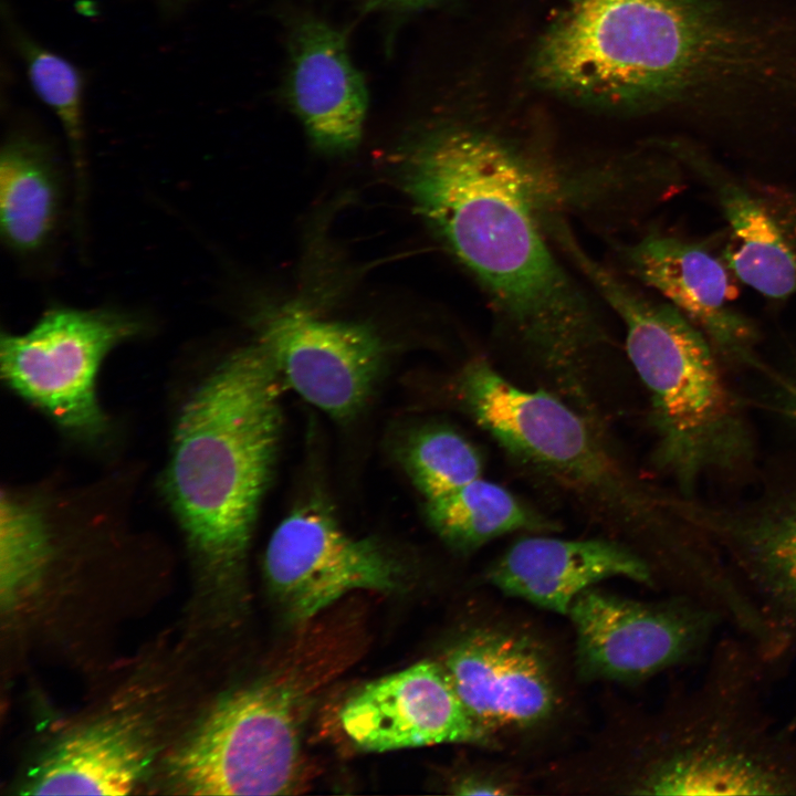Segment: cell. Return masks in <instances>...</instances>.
I'll list each match as a JSON object with an SVG mask.
<instances>
[{
	"instance_id": "obj_26",
	"label": "cell",
	"mask_w": 796,
	"mask_h": 796,
	"mask_svg": "<svg viewBox=\"0 0 796 796\" xmlns=\"http://www.w3.org/2000/svg\"><path fill=\"white\" fill-rule=\"evenodd\" d=\"M379 3L395 4L407 8L421 7L429 3L432 0H375Z\"/></svg>"
},
{
	"instance_id": "obj_14",
	"label": "cell",
	"mask_w": 796,
	"mask_h": 796,
	"mask_svg": "<svg viewBox=\"0 0 796 796\" xmlns=\"http://www.w3.org/2000/svg\"><path fill=\"white\" fill-rule=\"evenodd\" d=\"M338 718L345 736L365 752L437 744L499 747L465 709L437 660L362 685L345 700Z\"/></svg>"
},
{
	"instance_id": "obj_17",
	"label": "cell",
	"mask_w": 796,
	"mask_h": 796,
	"mask_svg": "<svg viewBox=\"0 0 796 796\" xmlns=\"http://www.w3.org/2000/svg\"><path fill=\"white\" fill-rule=\"evenodd\" d=\"M619 577L656 585L648 559L621 543L543 535L514 542L486 573L504 595L565 616L583 591Z\"/></svg>"
},
{
	"instance_id": "obj_9",
	"label": "cell",
	"mask_w": 796,
	"mask_h": 796,
	"mask_svg": "<svg viewBox=\"0 0 796 796\" xmlns=\"http://www.w3.org/2000/svg\"><path fill=\"white\" fill-rule=\"evenodd\" d=\"M575 668L590 681H646L701 664L726 625L685 596L637 600L591 587L572 604Z\"/></svg>"
},
{
	"instance_id": "obj_1",
	"label": "cell",
	"mask_w": 796,
	"mask_h": 796,
	"mask_svg": "<svg viewBox=\"0 0 796 796\" xmlns=\"http://www.w3.org/2000/svg\"><path fill=\"white\" fill-rule=\"evenodd\" d=\"M398 170L547 390L593 408V373L611 337L551 245L543 216L554 193L542 165L494 133L448 126L409 148Z\"/></svg>"
},
{
	"instance_id": "obj_4",
	"label": "cell",
	"mask_w": 796,
	"mask_h": 796,
	"mask_svg": "<svg viewBox=\"0 0 796 796\" xmlns=\"http://www.w3.org/2000/svg\"><path fill=\"white\" fill-rule=\"evenodd\" d=\"M772 680L748 641L720 636L699 680L649 725L631 793L796 796V730L771 713Z\"/></svg>"
},
{
	"instance_id": "obj_22",
	"label": "cell",
	"mask_w": 796,
	"mask_h": 796,
	"mask_svg": "<svg viewBox=\"0 0 796 796\" xmlns=\"http://www.w3.org/2000/svg\"><path fill=\"white\" fill-rule=\"evenodd\" d=\"M12 38L34 92L62 125L72 156L77 201L81 202L86 180L82 74L71 62L28 35L14 31Z\"/></svg>"
},
{
	"instance_id": "obj_7",
	"label": "cell",
	"mask_w": 796,
	"mask_h": 796,
	"mask_svg": "<svg viewBox=\"0 0 796 796\" xmlns=\"http://www.w3.org/2000/svg\"><path fill=\"white\" fill-rule=\"evenodd\" d=\"M332 672L293 654L223 698L172 761L175 785L191 795L300 793L308 775L305 723Z\"/></svg>"
},
{
	"instance_id": "obj_21",
	"label": "cell",
	"mask_w": 796,
	"mask_h": 796,
	"mask_svg": "<svg viewBox=\"0 0 796 796\" xmlns=\"http://www.w3.org/2000/svg\"><path fill=\"white\" fill-rule=\"evenodd\" d=\"M425 516L440 540L461 553L517 531L541 533L555 527L505 488L482 478L427 500Z\"/></svg>"
},
{
	"instance_id": "obj_12",
	"label": "cell",
	"mask_w": 796,
	"mask_h": 796,
	"mask_svg": "<svg viewBox=\"0 0 796 796\" xmlns=\"http://www.w3.org/2000/svg\"><path fill=\"white\" fill-rule=\"evenodd\" d=\"M662 146L715 201L726 223L722 259L730 271L766 298L796 296V188L741 177L690 140Z\"/></svg>"
},
{
	"instance_id": "obj_18",
	"label": "cell",
	"mask_w": 796,
	"mask_h": 796,
	"mask_svg": "<svg viewBox=\"0 0 796 796\" xmlns=\"http://www.w3.org/2000/svg\"><path fill=\"white\" fill-rule=\"evenodd\" d=\"M286 96L311 140L346 153L360 142L368 95L344 36L318 20L298 24L291 40Z\"/></svg>"
},
{
	"instance_id": "obj_11",
	"label": "cell",
	"mask_w": 796,
	"mask_h": 796,
	"mask_svg": "<svg viewBox=\"0 0 796 796\" xmlns=\"http://www.w3.org/2000/svg\"><path fill=\"white\" fill-rule=\"evenodd\" d=\"M268 586L285 619L304 624L354 590L389 593L402 570L377 541L347 534L322 501L295 507L272 533Z\"/></svg>"
},
{
	"instance_id": "obj_2",
	"label": "cell",
	"mask_w": 796,
	"mask_h": 796,
	"mask_svg": "<svg viewBox=\"0 0 796 796\" xmlns=\"http://www.w3.org/2000/svg\"><path fill=\"white\" fill-rule=\"evenodd\" d=\"M720 0H568L535 46L542 88L609 108L742 88L757 57L752 22Z\"/></svg>"
},
{
	"instance_id": "obj_20",
	"label": "cell",
	"mask_w": 796,
	"mask_h": 796,
	"mask_svg": "<svg viewBox=\"0 0 796 796\" xmlns=\"http://www.w3.org/2000/svg\"><path fill=\"white\" fill-rule=\"evenodd\" d=\"M60 181L43 143L14 134L0 155V230L19 255H33L51 241L60 216Z\"/></svg>"
},
{
	"instance_id": "obj_27",
	"label": "cell",
	"mask_w": 796,
	"mask_h": 796,
	"mask_svg": "<svg viewBox=\"0 0 796 796\" xmlns=\"http://www.w3.org/2000/svg\"><path fill=\"white\" fill-rule=\"evenodd\" d=\"M789 407H790V416L793 417L794 421L796 422V386L793 389Z\"/></svg>"
},
{
	"instance_id": "obj_3",
	"label": "cell",
	"mask_w": 796,
	"mask_h": 796,
	"mask_svg": "<svg viewBox=\"0 0 796 796\" xmlns=\"http://www.w3.org/2000/svg\"><path fill=\"white\" fill-rule=\"evenodd\" d=\"M282 384L256 342L221 362L176 422L166 494L190 545L223 574L242 566L272 478Z\"/></svg>"
},
{
	"instance_id": "obj_23",
	"label": "cell",
	"mask_w": 796,
	"mask_h": 796,
	"mask_svg": "<svg viewBox=\"0 0 796 796\" xmlns=\"http://www.w3.org/2000/svg\"><path fill=\"white\" fill-rule=\"evenodd\" d=\"M400 462L419 493L431 500L482 478L475 447L448 426L429 425L413 431L400 450Z\"/></svg>"
},
{
	"instance_id": "obj_10",
	"label": "cell",
	"mask_w": 796,
	"mask_h": 796,
	"mask_svg": "<svg viewBox=\"0 0 796 796\" xmlns=\"http://www.w3.org/2000/svg\"><path fill=\"white\" fill-rule=\"evenodd\" d=\"M144 328L139 317L123 311L53 307L28 332L1 335L2 378L63 429L98 436L106 427L96 395L100 366Z\"/></svg>"
},
{
	"instance_id": "obj_28",
	"label": "cell",
	"mask_w": 796,
	"mask_h": 796,
	"mask_svg": "<svg viewBox=\"0 0 796 796\" xmlns=\"http://www.w3.org/2000/svg\"><path fill=\"white\" fill-rule=\"evenodd\" d=\"M785 723L789 730H796V706Z\"/></svg>"
},
{
	"instance_id": "obj_15",
	"label": "cell",
	"mask_w": 796,
	"mask_h": 796,
	"mask_svg": "<svg viewBox=\"0 0 796 796\" xmlns=\"http://www.w3.org/2000/svg\"><path fill=\"white\" fill-rule=\"evenodd\" d=\"M621 264L637 281L658 292L709 339L718 356L752 367L757 327L732 304L730 270L703 243L650 231L617 245Z\"/></svg>"
},
{
	"instance_id": "obj_24",
	"label": "cell",
	"mask_w": 796,
	"mask_h": 796,
	"mask_svg": "<svg viewBox=\"0 0 796 796\" xmlns=\"http://www.w3.org/2000/svg\"><path fill=\"white\" fill-rule=\"evenodd\" d=\"M0 522L2 578L12 588L41 566L49 544L46 520L34 503L3 493Z\"/></svg>"
},
{
	"instance_id": "obj_13",
	"label": "cell",
	"mask_w": 796,
	"mask_h": 796,
	"mask_svg": "<svg viewBox=\"0 0 796 796\" xmlns=\"http://www.w3.org/2000/svg\"><path fill=\"white\" fill-rule=\"evenodd\" d=\"M258 342L285 385L342 421L366 405L385 363V346L371 327L318 318L298 308L270 316Z\"/></svg>"
},
{
	"instance_id": "obj_19",
	"label": "cell",
	"mask_w": 796,
	"mask_h": 796,
	"mask_svg": "<svg viewBox=\"0 0 796 796\" xmlns=\"http://www.w3.org/2000/svg\"><path fill=\"white\" fill-rule=\"evenodd\" d=\"M149 761L139 725L128 719L100 721L65 737L39 765L29 793L125 795Z\"/></svg>"
},
{
	"instance_id": "obj_8",
	"label": "cell",
	"mask_w": 796,
	"mask_h": 796,
	"mask_svg": "<svg viewBox=\"0 0 796 796\" xmlns=\"http://www.w3.org/2000/svg\"><path fill=\"white\" fill-rule=\"evenodd\" d=\"M437 661L474 721L500 746L555 725L566 690L551 648L531 629L486 619L460 632Z\"/></svg>"
},
{
	"instance_id": "obj_6",
	"label": "cell",
	"mask_w": 796,
	"mask_h": 796,
	"mask_svg": "<svg viewBox=\"0 0 796 796\" xmlns=\"http://www.w3.org/2000/svg\"><path fill=\"white\" fill-rule=\"evenodd\" d=\"M451 391L459 407L516 462L625 532H647L669 500L649 492L604 440L601 425L547 389L528 390L484 357L467 363Z\"/></svg>"
},
{
	"instance_id": "obj_5",
	"label": "cell",
	"mask_w": 796,
	"mask_h": 796,
	"mask_svg": "<svg viewBox=\"0 0 796 796\" xmlns=\"http://www.w3.org/2000/svg\"><path fill=\"white\" fill-rule=\"evenodd\" d=\"M558 247L624 326L626 353L649 397L660 469L689 493L704 474L748 460L751 432L705 335L669 302L591 258L573 231Z\"/></svg>"
},
{
	"instance_id": "obj_25",
	"label": "cell",
	"mask_w": 796,
	"mask_h": 796,
	"mask_svg": "<svg viewBox=\"0 0 796 796\" xmlns=\"http://www.w3.org/2000/svg\"><path fill=\"white\" fill-rule=\"evenodd\" d=\"M448 787L455 795H512L522 783L512 769L486 763L464 766L452 775Z\"/></svg>"
},
{
	"instance_id": "obj_16",
	"label": "cell",
	"mask_w": 796,
	"mask_h": 796,
	"mask_svg": "<svg viewBox=\"0 0 796 796\" xmlns=\"http://www.w3.org/2000/svg\"><path fill=\"white\" fill-rule=\"evenodd\" d=\"M679 513L726 562L781 639L788 667L796 659V498L745 516L689 503Z\"/></svg>"
}]
</instances>
